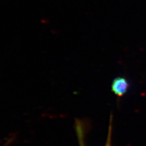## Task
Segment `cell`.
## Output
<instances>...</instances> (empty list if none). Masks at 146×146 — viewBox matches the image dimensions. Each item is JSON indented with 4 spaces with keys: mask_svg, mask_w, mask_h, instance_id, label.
<instances>
[{
    "mask_svg": "<svg viewBox=\"0 0 146 146\" xmlns=\"http://www.w3.org/2000/svg\"><path fill=\"white\" fill-rule=\"evenodd\" d=\"M111 137H112V117H110V121L108 127V133L106 145L104 146H111Z\"/></svg>",
    "mask_w": 146,
    "mask_h": 146,
    "instance_id": "3",
    "label": "cell"
},
{
    "mask_svg": "<svg viewBox=\"0 0 146 146\" xmlns=\"http://www.w3.org/2000/svg\"><path fill=\"white\" fill-rule=\"evenodd\" d=\"M130 88V83L124 77H117L112 82L111 91L118 98L125 95Z\"/></svg>",
    "mask_w": 146,
    "mask_h": 146,
    "instance_id": "1",
    "label": "cell"
},
{
    "mask_svg": "<svg viewBox=\"0 0 146 146\" xmlns=\"http://www.w3.org/2000/svg\"><path fill=\"white\" fill-rule=\"evenodd\" d=\"M75 129L78 139L79 146H86L85 141V130L84 124L80 120H76L75 122Z\"/></svg>",
    "mask_w": 146,
    "mask_h": 146,
    "instance_id": "2",
    "label": "cell"
}]
</instances>
